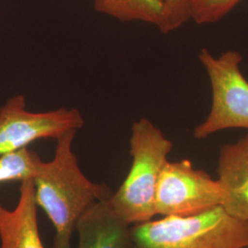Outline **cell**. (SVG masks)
<instances>
[{
  "mask_svg": "<svg viewBox=\"0 0 248 248\" xmlns=\"http://www.w3.org/2000/svg\"><path fill=\"white\" fill-rule=\"evenodd\" d=\"M189 17L188 0H163V18L158 27L162 33H169L183 26Z\"/></svg>",
  "mask_w": 248,
  "mask_h": 248,
  "instance_id": "cell-13",
  "label": "cell"
},
{
  "mask_svg": "<svg viewBox=\"0 0 248 248\" xmlns=\"http://www.w3.org/2000/svg\"><path fill=\"white\" fill-rule=\"evenodd\" d=\"M76 133L71 131L56 139L53 159L43 162L33 178L37 205L50 218L55 231L53 248H71L80 218L114 193L106 184L95 183L82 172L73 151Z\"/></svg>",
  "mask_w": 248,
  "mask_h": 248,
  "instance_id": "cell-1",
  "label": "cell"
},
{
  "mask_svg": "<svg viewBox=\"0 0 248 248\" xmlns=\"http://www.w3.org/2000/svg\"><path fill=\"white\" fill-rule=\"evenodd\" d=\"M172 149L173 142L148 119L133 123L130 138L132 166L123 184L108 201L128 225L148 222L156 215L157 183Z\"/></svg>",
  "mask_w": 248,
  "mask_h": 248,
  "instance_id": "cell-2",
  "label": "cell"
},
{
  "mask_svg": "<svg viewBox=\"0 0 248 248\" xmlns=\"http://www.w3.org/2000/svg\"><path fill=\"white\" fill-rule=\"evenodd\" d=\"M198 58L208 75L212 105L206 119L193 132L197 140L229 129L248 130V80L241 70L243 55L229 50L215 56L202 48Z\"/></svg>",
  "mask_w": 248,
  "mask_h": 248,
  "instance_id": "cell-4",
  "label": "cell"
},
{
  "mask_svg": "<svg viewBox=\"0 0 248 248\" xmlns=\"http://www.w3.org/2000/svg\"><path fill=\"white\" fill-rule=\"evenodd\" d=\"M128 225L116 214L108 202L91 207L77 223L78 248H128Z\"/></svg>",
  "mask_w": 248,
  "mask_h": 248,
  "instance_id": "cell-9",
  "label": "cell"
},
{
  "mask_svg": "<svg viewBox=\"0 0 248 248\" xmlns=\"http://www.w3.org/2000/svg\"><path fill=\"white\" fill-rule=\"evenodd\" d=\"M217 173L225 191L223 208L232 216L248 221V133L222 145Z\"/></svg>",
  "mask_w": 248,
  "mask_h": 248,
  "instance_id": "cell-8",
  "label": "cell"
},
{
  "mask_svg": "<svg viewBox=\"0 0 248 248\" xmlns=\"http://www.w3.org/2000/svg\"><path fill=\"white\" fill-rule=\"evenodd\" d=\"M33 179L20 182L18 203L9 210L0 203V248H45L37 220Z\"/></svg>",
  "mask_w": 248,
  "mask_h": 248,
  "instance_id": "cell-7",
  "label": "cell"
},
{
  "mask_svg": "<svg viewBox=\"0 0 248 248\" xmlns=\"http://www.w3.org/2000/svg\"><path fill=\"white\" fill-rule=\"evenodd\" d=\"M100 13L121 21H141L160 26L163 18V0H92Z\"/></svg>",
  "mask_w": 248,
  "mask_h": 248,
  "instance_id": "cell-10",
  "label": "cell"
},
{
  "mask_svg": "<svg viewBox=\"0 0 248 248\" xmlns=\"http://www.w3.org/2000/svg\"><path fill=\"white\" fill-rule=\"evenodd\" d=\"M84 124L77 108L31 112L26 108L24 96H14L0 108V156L26 148L40 139H57L68 132H78Z\"/></svg>",
  "mask_w": 248,
  "mask_h": 248,
  "instance_id": "cell-6",
  "label": "cell"
},
{
  "mask_svg": "<svg viewBox=\"0 0 248 248\" xmlns=\"http://www.w3.org/2000/svg\"><path fill=\"white\" fill-rule=\"evenodd\" d=\"M243 0H188L189 17L197 24L215 23L228 15Z\"/></svg>",
  "mask_w": 248,
  "mask_h": 248,
  "instance_id": "cell-12",
  "label": "cell"
},
{
  "mask_svg": "<svg viewBox=\"0 0 248 248\" xmlns=\"http://www.w3.org/2000/svg\"><path fill=\"white\" fill-rule=\"evenodd\" d=\"M128 248H248V221L223 206L131 225Z\"/></svg>",
  "mask_w": 248,
  "mask_h": 248,
  "instance_id": "cell-3",
  "label": "cell"
},
{
  "mask_svg": "<svg viewBox=\"0 0 248 248\" xmlns=\"http://www.w3.org/2000/svg\"><path fill=\"white\" fill-rule=\"evenodd\" d=\"M225 191L219 179L194 168L192 162L168 161L161 171L155 193V213L187 217L223 206Z\"/></svg>",
  "mask_w": 248,
  "mask_h": 248,
  "instance_id": "cell-5",
  "label": "cell"
},
{
  "mask_svg": "<svg viewBox=\"0 0 248 248\" xmlns=\"http://www.w3.org/2000/svg\"><path fill=\"white\" fill-rule=\"evenodd\" d=\"M43 162L36 152L27 147L0 156V184L33 179Z\"/></svg>",
  "mask_w": 248,
  "mask_h": 248,
  "instance_id": "cell-11",
  "label": "cell"
}]
</instances>
